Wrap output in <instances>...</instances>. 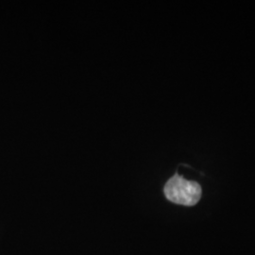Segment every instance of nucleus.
<instances>
[{
    "mask_svg": "<svg viewBox=\"0 0 255 255\" xmlns=\"http://www.w3.org/2000/svg\"><path fill=\"white\" fill-rule=\"evenodd\" d=\"M164 193L165 198L173 203L194 206L201 200L202 191L200 183L188 181L177 173L165 183Z\"/></svg>",
    "mask_w": 255,
    "mask_h": 255,
    "instance_id": "nucleus-1",
    "label": "nucleus"
}]
</instances>
